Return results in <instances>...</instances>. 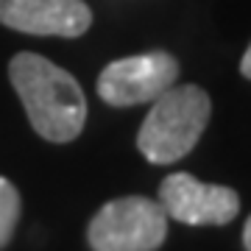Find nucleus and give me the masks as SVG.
Here are the masks:
<instances>
[{"mask_svg":"<svg viewBox=\"0 0 251 251\" xmlns=\"http://www.w3.org/2000/svg\"><path fill=\"white\" fill-rule=\"evenodd\" d=\"M9 78L42 140L70 143L81 134L87 123V98L67 70L45 56L17 53L9 64Z\"/></svg>","mask_w":251,"mask_h":251,"instance_id":"obj_1","label":"nucleus"},{"mask_svg":"<svg viewBox=\"0 0 251 251\" xmlns=\"http://www.w3.org/2000/svg\"><path fill=\"white\" fill-rule=\"evenodd\" d=\"M151 103V112L137 131V148L153 165L179 162L204 134L212 115V100L201 87L184 84L165 90Z\"/></svg>","mask_w":251,"mask_h":251,"instance_id":"obj_2","label":"nucleus"},{"mask_svg":"<svg viewBox=\"0 0 251 251\" xmlns=\"http://www.w3.org/2000/svg\"><path fill=\"white\" fill-rule=\"evenodd\" d=\"M168 237V215L159 201L126 196L103 204L87 226L92 251H156Z\"/></svg>","mask_w":251,"mask_h":251,"instance_id":"obj_3","label":"nucleus"},{"mask_svg":"<svg viewBox=\"0 0 251 251\" xmlns=\"http://www.w3.org/2000/svg\"><path fill=\"white\" fill-rule=\"evenodd\" d=\"M179 78V59L168 50H151L109 62L98 75V95L109 106L151 103Z\"/></svg>","mask_w":251,"mask_h":251,"instance_id":"obj_4","label":"nucleus"},{"mask_svg":"<svg viewBox=\"0 0 251 251\" xmlns=\"http://www.w3.org/2000/svg\"><path fill=\"white\" fill-rule=\"evenodd\" d=\"M165 215L187 226H226L240 212V196L224 184H206L190 173H171L159 184Z\"/></svg>","mask_w":251,"mask_h":251,"instance_id":"obj_5","label":"nucleus"},{"mask_svg":"<svg viewBox=\"0 0 251 251\" xmlns=\"http://www.w3.org/2000/svg\"><path fill=\"white\" fill-rule=\"evenodd\" d=\"M0 23L20 34L73 39L90 31L92 11L84 0H0Z\"/></svg>","mask_w":251,"mask_h":251,"instance_id":"obj_6","label":"nucleus"},{"mask_svg":"<svg viewBox=\"0 0 251 251\" xmlns=\"http://www.w3.org/2000/svg\"><path fill=\"white\" fill-rule=\"evenodd\" d=\"M20 221V193L9 179L0 176V249L11 240Z\"/></svg>","mask_w":251,"mask_h":251,"instance_id":"obj_7","label":"nucleus"},{"mask_svg":"<svg viewBox=\"0 0 251 251\" xmlns=\"http://www.w3.org/2000/svg\"><path fill=\"white\" fill-rule=\"evenodd\" d=\"M240 73L251 81V45L246 48V53H243V59H240Z\"/></svg>","mask_w":251,"mask_h":251,"instance_id":"obj_8","label":"nucleus"},{"mask_svg":"<svg viewBox=\"0 0 251 251\" xmlns=\"http://www.w3.org/2000/svg\"><path fill=\"white\" fill-rule=\"evenodd\" d=\"M243 246H246V251H251V215L246 221V229H243Z\"/></svg>","mask_w":251,"mask_h":251,"instance_id":"obj_9","label":"nucleus"}]
</instances>
